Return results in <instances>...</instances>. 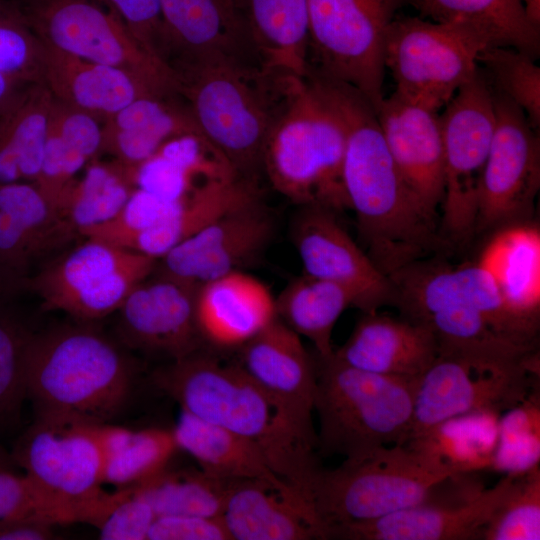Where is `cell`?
<instances>
[{"instance_id":"8","label":"cell","mask_w":540,"mask_h":540,"mask_svg":"<svg viewBox=\"0 0 540 540\" xmlns=\"http://www.w3.org/2000/svg\"><path fill=\"white\" fill-rule=\"evenodd\" d=\"M449 476L407 444L384 446L361 460H344L335 469L322 467L311 500L327 539L333 526L375 520L420 503Z\"/></svg>"},{"instance_id":"25","label":"cell","mask_w":540,"mask_h":540,"mask_svg":"<svg viewBox=\"0 0 540 540\" xmlns=\"http://www.w3.org/2000/svg\"><path fill=\"white\" fill-rule=\"evenodd\" d=\"M42 84L55 100L101 123L141 97L172 94L130 72L81 59L44 43Z\"/></svg>"},{"instance_id":"54","label":"cell","mask_w":540,"mask_h":540,"mask_svg":"<svg viewBox=\"0 0 540 540\" xmlns=\"http://www.w3.org/2000/svg\"><path fill=\"white\" fill-rule=\"evenodd\" d=\"M24 277L0 264V302L12 300L22 290H26Z\"/></svg>"},{"instance_id":"32","label":"cell","mask_w":540,"mask_h":540,"mask_svg":"<svg viewBox=\"0 0 540 540\" xmlns=\"http://www.w3.org/2000/svg\"><path fill=\"white\" fill-rule=\"evenodd\" d=\"M269 490L259 481L231 482L221 514L231 540L322 539L297 507Z\"/></svg>"},{"instance_id":"14","label":"cell","mask_w":540,"mask_h":540,"mask_svg":"<svg viewBox=\"0 0 540 540\" xmlns=\"http://www.w3.org/2000/svg\"><path fill=\"white\" fill-rule=\"evenodd\" d=\"M439 114L444 154L441 238L465 243L475 233L478 194L495 128L493 91L484 73L462 85Z\"/></svg>"},{"instance_id":"17","label":"cell","mask_w":540,"mask_h":540,"mask_svg":"<svg viewBox=\"0 0 540 540\" xmlns=\"http://www.w3.org/2000/svg\"><path fill=\"white\" fill-rule=\"evenodd\" d=\"M97 423L53 415H36L11 454L35 483L66 500L100 505L103 453Z\"/></svg>"},{"instance_id":"3","label":"cell","mask_w":540,"mask_h":540,"mask_svg":"<svg viewBox=\"0 0 540 540\" xmlns=\"http://www.w3.org/2000/svg\"><path fill=\"white\" fill-rule=\"evenodd\" d=\"M151 380L181 410L254 442L275 474L310 500L320 456L294 435L238 363L198 351L155 369Z\"/></svg>"},{"instance_id":"42","label":"cell","mask_w":540,"mask_h":540,"mask_svg":"<svg viewBox=\"0 0 540 540\" xmlns=\"http://www.w3.org/2000/svg\"><path fill=\"white\" fill-rule=\"evenodd\" d=\"M177 449L172 430H133L123 447L104 457L102 483L118 489L139 485L165 470Z\"/></svg>"},{"instance_id":"53","label":"cell","mask_w":540,"mask_h":540,"mask_svg":"<svg viewBox=\"0 0 540 540\" xmlns=\"http://www.w3.org/2000/svg\"><path fill=\"white\" fill-rule=\"evenodd\" d=\"M31 85L0 72V116L15 107Z\"/></svg>"},{"instance_id":"29","label":"cell","mask_w":540,"mask_h":540,"mask_svg":"<svg viewBox=\"0 0 540 540\" xmlns=\"http://www.w3.org/2000/svg\"><path fill=\"white\" fill-rule=\"evenodd\" d=\"M494 281L507 307L540 325V230L530 220L491 232L475 261Z\"/></svg>"},{"instance_id":"30","label":"cell","mask_w":540,"mask_h":540,"mask_svg":"<svg viewBox=\"0 0 540 540\" xmlns=\"http://www.w3.org/2000/svg\"><path fill=\"white\" fill-rule=\"evenodd\" d=\"M133 174L136 188L169 201L239 177L225 156L201 134L169 140Z\"/></svg>"},{"instance_id":"1","label":"cell","mask_w":540,"mask_h":540,"mask_svg":"<svg viewBox=\"0 0 540 540\" xmlns=\"http://www.w3.org/2000/svg\"><path fill=\"white\" fill-rule=\"evenodd\" d=\"M346 136L343 185L364 251L388 277L441 245L436 218L410 191L388 150L376 109L360 92L332 99Z\"/></svg>"},{"instance_id":"34","label":"cell","mask_w":540,"mask_h":540,"mask_svg":"<svg viewBox=\"0 0 540 540\" xmlns=\"http://www.w3.org/2000/svg\"><path fill=\"white\" fill-rule=\"evenodd\" d=\"M420 15L436 22H460L483 32L492 46L510 47L536 60L540 30L522 0H407Z\"/></svg>"},{"instance_id":"16","label":"cell","mask_w":540,"mask_h":540,"mask_svg":"<svg viewBox=\"0 0 540 540\" xmlns=\"http://www.w3.org/2000/svg\"><path fill=\"white\" fill-rule=\"evenodd\" d=\"M495 128L484 165L475 233L530 220L540 187V141L523 111L493 90Z\"/></svg>"},{"instance_id":"36","label":"cell","mask_w":540,"mask_h":540,"mask_svg":"<svg viewBox=\"0 0 540 540\" xmlns=\"http://www.w3.org/2000/svg\"><path fill=\"white\" fill-rule=\"evenodd\" d=\"M351 306L354 298L346 288L306 274L293 279L275 298L277 318L310 340L320 357L333 354V328Z\"/></svg>"},{"instance_id":"7","label":"cell","mask_w":540,"mask_h":540,"mask_svg":"<svg viewBox=\"0 0 540 540\" xmlns=\"http://www.w3.org/2000/svg\"><path fill=\"white\" fill-rule=\"evenodd\" d=\"M346 136L336 113L303 78L265 142L261 170L300 207L349 209L343 185Z\"/></svg>"},{"instance_id":"31","label":"cell","mask_w":540,"mask_h":540,"mask_svg":"<svg viewBox=\"0 0 540 540\" xmlns=\"http://www.w3.org/2000/svg\"><path fill=\"white\" fill-rule=\"evenodd\" d=\"M258 197V183L241 177L206 185L183 199L160 223L130 238L123 248L158 260L223 214Z\"/></svg>"},{"instance_id":"43","label":"cell","mask_w":540,"mask_h":540,"mask_svg":"<svg viewBox=\"0 0 540 540\" xmlns=\"http://www.w3.org/2000/svg\"><path fill=\"white\" fill-rule=\"evenodd\" d=\"M12 300L0 302V426L18 416L26 391V352L34 332Z\"/></svg>"},{"instance_id":"12","label":"cell","mask_w":540,"mask_h":540,"mask_svg":"<svg viewBox=\"0 0 540 540\" xmlns=\"http://www.w3.org/2000/svg\"><path fill=\"white\" fill-rule=\"evenodd\" d=\"M156 264L150 256L87 238L28 276L25 288L40 297L44 310H59L87 323L118 310Z\"/></svg>"},{"instance_id":"41","label":"cell","mask_w":540,"mask_h":540,"mask_svg":"<svg viewBox=\"0 0 540 540\" xmlns=\"http://www.w3.org/2000/svg\"><path fill=\"white\" fill-rule=\"evenodd\" d=\"M478 65L491 88L515 103L530 126L540 125V68L528 54L510 47L484 49Z\"/></svg>"},{"instance_id":"11","label":"cell","mask_w":540,"mask_h":540,"mask_svg":"<svg viewBox=\"0 0 540 540\" xmlns=\"http://www.w3.org/2000/svg\"><path fill=\"white\" fill-rule=\"evenodd\" d=\"M407 0H308L307 67L383 100L385 40Z\"/></svg>"},{"instance_id":"2","label":"cell","mask_w":540,"mask_h":540,"mask_svg":"<svg viewBox=\"0 0 540 540\" xmlns=\"http://www.w3.org/2000/svg\"><path fill=\"white\" fill-rule=\"evenodd\" d=\"M403 318L428 328L438 353L524 360L538 353L539 326L512 312L476 262L425 258L389 276Z\"/></svg>"},{"instance_id":"52","label":"cell","mask_w":540,"mask_h":540,"mask_svg":"<svg viewBox=\"0 0 540 540\" xmlns=\"http://www.w3.org/2000/svg\"><path fill=\"white\" fill-rule=\"evenodd\" d=\"M56 524L38 516L27 515L0 520V540H48Z\"/></svg>"},{"instance_id":"20","label":"cell","mask_w":540,"mask_h":540,"mask_svg":"<svg viewBox=\"0 0 540 540\" xmlns=\"http://www.w3.org/2000/svg\"><path fill=\"white\" fill-rule=\"evenodd\" d=\"M274 231L272 214L255 198L171 249L157 260L154 272L198 287L256 260Z\"/></svg>"},{"instance_id":"23","label":"cell","mask_w":540,"mask_h":540,"mask_svg":"<svg viewBox=\"0 0 540 540\" xmlns=\"http://www.w3.org/2000/svg\"><path fill=\"white\" fill-rule=\"evenodd\" d=\"M376 113L400 175L424 209L436 218L444 195L439 113L395 92L383 98Z\"/></svg>"},{"instance_id":"48","label":"cell","mask_w":540,"mask_h":540,"mask_svg":"<svg viewBox=\"0 0 540 540\" xmlns=\"http://www.w3.org/2000/svg\"><path fill=\"white\" fill-rule=\"evenodd\" d=\"M156 517L151 506L128 487L110 494L94 526L102 540H146Z\"/></svg>"},{"instance_id":"45","label":"cell","mask_w":540,"mask_h":540,"mask_svg":"<svg viewBox=\"0 0 540 540\" xmlns=\"http://www.w3.org/2000/svg\"><path fill=\"white\" fill-rule=\"evenodd\" d=\"M540 539V465L513 480L481 540Z\"/></svg>"},{"instance_id":"40","label":"cell","mask_w":540,"mask_h":540,"mask_svg":"<svg viewBox=\"0 0 540 540\" xmlns=\"http://www.w3.org/2000/svg\"><path fill=\"white\" fill-rule=\"evenodd\" d=\"M540 390L498 418L497 442L490 469L517 476L540 465Z\"/></svg>"},{"instance_id":"22","label":"cell","mask_w":540,"mask_h":540,"mask_svg":"<svg viewBox=\"0 0 540 540\" xmlns=\"http://www.w3.org/2000/svg\"><path fill=\"white\" fill-rule=\"evenodd\" d=\"M169 65L226 59L262 65L244 0H160Z\"/></svg>"},{"instance_id":"9","label":"cell","mask_w":540,"mask_h":540,"mask_svg":"<svg viewBox=\"0 0 540 540\" xmlns=\"http://www.w3.org/2000/svg\"><path fill=\"white\" fill-rule=\"evenodd\" d=\"M537 388L539 353L524 360L438 353L415 379L407 442L457 416L501 415Z\"/></svg>"},{"instance_id":"51","label":"cell","mask_w":540,"mask_h":540,"mask_svg":"<svg viewBox=\"0 0 540 540\" xmlns=\"http://www.w3.org/2000/svg\"><path fill=\"white\" fill-rule=\"evenodd\" d=\"M47 251L18 223L0 211V264L28 277L33 262Z\"/></svg>"},{"instance_id":"24","label":"cell","mask_w":540,"mask_h":540,"mask_svg":"<svg viewBox=\"0 0 540 540\" xmlns=\"http://www.w3.org/2000/svg\"><path fill=\"white\" fill-rule=\"evenodd\" d=\"M172 431L178 449L190 454L204 473L223 480H253L266 484L297 507L323 537V527L313 507L275 474L254 442L183 410Z\"/></svg>"},{"instance_id":"46","label":"cell","mask_w":540,"mask_h":540,"mask_svg":"<svg viewBox=\"0 0 540 540\" xmlns=\"http://www.w3.org/2000/svg\"><path fill=\"white\" fill-rule=\"evenodd\" d=\"M91 510V505L75 503L49 492L26 474L0 470V520L38 515L56 525L86 522Z\"/></svg>"},{"instance_id":"38","label":"cell","mask_w":540,"mask_h":540,"mask_svg":"<svg viewBox=\"0 0 540 540\" xmlns=\"http://www.w3.org/2000/svg\"><path fill=\"white\" fill-rule=\"evenodd\" d=\"M136 190L133 172L123 164L95 159L62 196L58 210L81 233L113 219Z\"/></svg>"},{"instance_id":"26","label":"cell","mask_w":540,"mask_h":540,"mask_svg":"<svg viewBox=\"0 0 540 540\" xmlns=\"http://www.w3.org/2000/svg\"><path fill=\"white\" fill-rule=\"evenodd\" d=\"M195 315L204 343L222 350L239 349L277 317L269 288L241 270L199 285Z\"/></svg>"},{"instance_id":"15","label":"cell","mask_w":540,"mask_h":540,"mask_svg":"<svg viewBox=\"0 0 540 540\" xmlns=\"http://www.w3.org/2000/svg\"><path fill=\"white\" fill-rule=\"evenodd\" d=\"M467 475L445 478L409 508L367 522L333 526L327 539L481 540L514 476L503 475L485 489Z\"/></svg>"},{"instance_id":"47","label":"cell","mask_w":540,"mask_h":540,"mask_svg":"<svg viewBox=\"0 0 540 540\" xmlns=\"http://www.w3.org/2000/svg\"><path fill=\"white\" fill-rule=\"evenodd\" d=\"M43 43L20 4L0 0V72L42 84Z\"/></svg>"},{"instance_id":"21","label":"cell","mask_w":540,"mask_h":540,"mask_svg":"<svg viewBox=\"0 0 540 540\" xmlns=\"http://www.w3.org/2000/svg\"><path fill=\"white\" fill-rule=\"evenodd\" d=\"M197 287L153 272L127 296L118 331L131 348L167 356L171 361L201 351L204 341L195 315Z\"/></svg>"},{"instance_id":"27","label":"cell","mask_w":540,"mask_h":540,"mask_svg":"<svg viewBox=\"0 0 540 540\" xmlns=\"http://www.w3.org/2000/svg\"><path fill=\"white\" fill-rule=\"evenodd\" d=\"M438 354L425 326L405 318L365 313L334 356L363 371L417 379Z\"/></svg>"},{"instance_id":"10","label":"cell","mask_w":540,"mask_h":540,"mask_svg":"<svg viewBox=\"0 0 540 540\" xmlns=\"http://www.w3.org/2000/svg\"><path fill=\"white\" fill-rule=\"evenodd\" d=\"M492 47L475 27L419 17L395 18L384 51L395 93L439 112L477 72L481 52Z\"/></svg>"},{"instance_id":"35","label":"cell","mask_w":540,"mask_h":540,"mask_svg":"<svg viewBox=\"0 0 540 540\" xmlns=\"http://www.w3.org/2000/svg\"><path fill=\"white\" fill-rule=\"evenodd\" d=\"M53 97L43 84H33L22 100L0 116V184L35 183Z\"/></svg>"},{"instance_id":"13","label":"cell","mask_w":540,"mask_h":540,"mask_svg":"<svg viewBox=\"0 0 540 540\" xmlns=\"http://www.w3.org/2000/svg\"><path fill=\"white\" fill-rule=\"evenodd\" d=\"M20 5L44 44L130 72L162 92L178 93L174 70L149 54L100 0H29Z\"/></svg>"},{"instance_id":"37","label":"cell","mask_w":540,"mask_h":540,"mask_svg":"<svg viewBox=\"0 0 540 540\" xmlns=\"http://www.w3.org/2000/svg\"><path fill=\"white\" fill-rule=\"evenodd\" d=\"M500 415L471 413L448 419L406 444L453 475L490 469Z\"/></svg>"},{"instance_id":"50","label":"cell","mask_w":540,"mask_h":540,"mask_svg":"<svg viewBox=\"0 0 540 540\" xmlns=\"http://www.w3.org/2000/svg\"><path fill=\"white\" fill-rule=\"evenodd\" d=\"M147 540L231 539L221 516H159L153 522Z\"/></svg>"},{"instance_id":"4","label":"cell","mask_w":540,"mask_h":540,"mask_svg":"<svg viewBox=\"0 0 540 540\" xmlns=\"http://www.w3.org/2000/svg\"><path fill=\"white\" fill-rule=\"evenodd\" d=\"M202 135L239 177L258 183L263 148L303 77L258 64L212 59L172 67Z\"/></svg>"},{"instance_id":"56","label":"cell","mask_w":540,"mask_h":540,"mask_svg":"<svg viewBox=\"0 0 540 540\" xmlns=\"http://www.w3.org/2000/svg\"><path fill=\"white\" fill-rule=\"evenodd\" d=\"M15 462L12 458V455H9L1 446H0V470H13Z\"/></svg>"},{"instance_id":"39","label":"cell","mask_w":540,"mask_h":540,"mask_svg":"<svg viewBox=\"0 0 540 540\" xmlns=\"http://www.w3.org/2000/svg\"><path fill=\"white\" fill-rule=\"evenodd\" d=\"M233 480H223L200 471L170 472L132 486L156 516H221Z\"/></svg>"},{"instance_id":"55","label":"cell","mask_w":540,"mask_h":540,"mask_svg":"<svg viewBox=\"0 0 540 540\" xmlns=\"http://www.w3.org/2000/svg\"><path fill=\"white\" fill-rule=\"evenodd\" d=\"M530 20L540 27V0H522Z\"/></svg>"},{"instance_id":"19","label":"cell","mask_w":540,"mask_h":540,"mask_svg":"<svg viewBox=\"0 0 540 540\" xmlns=\"http://www.w3.org/2000/svg\"><path fill=\"white\" fill-rule=\"evenodd\" d=\"M292 240L304 274L334 282L354 298L364 313L393 305L394 288L336 218V212L319 206H303L292 223Z\"/></svg>"},{"instance_id":"5","label":"cell","mask_w":540,"mask_h":540,"mask_svg":"<svg viewBox=\"0 0 540 540\" xmlns=\"http://www.w3.org/2000/svg\"><path fill=\"white\" fill-rule=\"evenodd\" d=\"M125 354L90 326L34 331L26 352V391L36 415L108 423L124 407L134 384Z\"/></svg>"},{"instance_id":"49","label":"cell","mask_w":540,"mask_h":540,"mask_svg":"<svg viewBox=\"0 0 540 540\" xmlns=\"http://www.w3.org/2000/svg\"><path fill=\"white\" fill-rule=\"evenodd\" d=\"M124 23L139 44L169 65L170 48L160 0H100Z\"/></svg>"},{"instance_id":"33","label":"cell","mask_w":540,"mask_h":540,"mask_svg":"<svg viewBox=\"0 0 540 540\" xmlns=\"http://www.w3.org/2000/svg\"><path fill=\"white\" fill-rule=\"evenodd\" d=\"M262 66L303 77L308 63V0H244Z\"/></svg>"},{"instance_id":"28","label":"cell","mask_w":540,"mask_h":540,"mask_svg":"<svg viewBox=\"0 0 540 540\" xmlns=\"http://www.w3.org/2000/svg\"><path fill=\"white\" fill-rule=\"evenodd\" d=\"M201 134L179 93L141 97L102 123L101 154L134 170L169 140Z\"/></svg>"},{"instance_id":"57","label":"cell","mask_w":540,"mask_h":540,"mask_svg":"<svg viewBox=\"0 0 540 540\" xmlns=\"http://www.w3.org/2000/svg\"><path fill=\"white\" fill-rule=\"evenodd\" d=\"M8 1L15 2L17 4H23V3H25V2H27L29 0H8Z\"/></svg>"},{"instance_id":"6","label":"cell","mask_w":540,"mask_h":540,"mask_svg":"<svg viewBox=\"0 0 540 540\" xmlns=\"http://www.w3.org/2000/svg\"><path fill=\"white\" fill-rule=\"evenodd\" d=\"M320 457L361 460L384 446L407 443L415 380L351 367L315 354Z\"/></svg>"},{"instance_id":"44","label":"cell","mask_w":540,"mask_h":540,"mask_svg":"<svg viewBox=\"0 0 540 540\" xmlns=\"http://www.w3.org/2000/svg\"><path fill=\"white\" fill-rule=\"evenodd\" d=\"M0 211L18 223L47 252L67 242L76 232L32 182L0 184Z\"/></svg>"},{"instance_id":"18","label":"cell","mask_w":540,"mask_h":540,"mask_svg":"<svg viewBox=\"0 0 540 540\" xmlns=\"http://www.w3.org/2000/svg\"><path fill=\"white\" fill-rule=\"evenodd\" d=\"M238 350L237 363L266 394L294 435L316 451L315 359L301 336L276 317Z\"/></svg>"}]
</instances>
